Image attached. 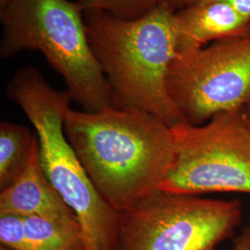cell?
I'll return each instance as SVG.
<instances>
[{
    "mask_svg": "<svg viewBox=\"0 0 250 250\" xmlns=\"http://www.w3.org/2000/svg\"><path fill=\"white\" fill-rule=\"evenodd\" d=\"M197 1L198 0H167V2L175 10H178V9L186 8L190 5H193V4L197 3Z\"/></svg>",
    "mask_w": 250,
    "mask_h": 250,
    "instance_id": "cell-16",
    "label": "cell"
},
{
    "mask_svg": "<svg viewBox=\"0 0 250 250\" xmlns=\"http://www.w3.org/2000/svg\"><path fill=\"white\" fill-rule=\"evenodd\" d=\"M209 1H215V0H198L197 3H204V2H209ZM222 1L229 3L244 16L250 18V0H222Z\"/></svg>",
    "mask_w": 250,
    "mask_h": 250,
    "instance_id": "cell-14",
    "label": "cell"
},
{
    "mask_svg": "<svg viewBox=\"0 0 250 250\" xmlns=\"http://www.w3.org/2000/svg\"><path fill=\"white\" fill-rule=\"evenodd\" d=\"M84 10H100L116 18L133 21L141 18L167 0H76Z\"/></svg>",
    "mask_w": 250,
    "mask_h": 250,
    "instance_id": "cell-12",
    "label": "cell"
},
{
    "mask_svg": "<svg viewBox=\"0 0 250 250\" xmlns=\"http://www.w3.org/2000/svg\"><path fill=\"white\" fill-rule=\"evenodd\" d=\"M171 132L174 161L161 190L192 196L250 194V105L199 126L179 124Z\"/></svg>",
    "mask_w": 250,
    "mask_h": 250,
    "instance_id": "cell-5",
    "label": "cell"
},
{
    "mask_svg": "<svg viewBox=\"0 0 250 250\" xmlns=\"http://www.w3.org/2000/svg\"><path fill=\"white\" fill-rule=\"evenodd\" d=\"M64 132L92 184L117 212L160 190L174 161L171 127L136 108H70Z\"/></svg>",
    "mask_w": 250,
    "mask_h": 250,
    "instance_id": "cell-1",
    "label": "cell"
},
{
    "mask_svg": "<svg viewBox=\"0 0 250 250\" xmlns=\"http://www.w3.org/2000/svg\"><path fill=\"white\" fill-rule=\"evenodd\" d=\"M30 250H90L76 216L62 219L24 217Z\"/></svg>",
    "mask_w": 250,
    "mask_h": 250,
    "instance_id": "cell-10",
    "label": "cell"
},
{
    "mask_svg": "<svg viewBox=\"0 0 250 250\" xmlns=\"http://www.w3.org/2000/svg\"><path fill=\"white\" fill-rule=\"evenodd\" d=\"M173 23L178 55L192 53L215 42L250 34V18L222 0L178 9L174 13Z\"/></svg>",
    "mask_w": 250,
    "mask_h": 250,
    "instance_id": "cell-8",
    "label": "cell"
},
{
    "mask_svg": "<svg viewBox=\"0 0 250 250\" xmlns=\"http://www.w3.org/2000/svg\"><path fill=\"white\" fill-rule=\"evenodd\" d=\"M175 11L168 2L133 21L83 11L91 49L111 89L112 107L143 110L170 127L186 123L167 88L169 68L178 56Z\"/></svg>",
    "mask_w": 250,
    "mask_h": 250,
    "instance_id": "cell-2",
    "label": "cell"
},
{
    "mask_svg": "<svg viewBox=\"0 0 250 250\" xmlns=\"http://www.w3.org/2000/svg\"><path fill=\"white\" fill-rule=\"evenodd\" d=\"M7 94L34 126L43 169L75 212L89 250H118L120 213L99 195L64 132L69 92L54 89L36 67L28 66L13 75Z\"/></svg>",
    "mask_w": 250,
    "mask_h": 250,
    "instance_id": "cell-3",
    "label": "cell"
},
{
    "mask_svg": "<svg viewBox=\"0 0 250 250\" xmlns=\"http://www.w3.org/2000/svg\"><path fill=\"white\" fill-rule=\"evenodd\" d=\"M0 250H8V249H5V248H3V247H1V248H0Z\"/></svg>",
    "mask_w": 250,
    "mask_h": 250,
    "instance_id": "cell-18",
    "label": "cell"
},
{
    "mask_svg": "<svg viewBox=\"0 0 250 250\" xmlns=\"http://www.w3.org/2000/svg\"><path fill=\"white\" fill-rule=\"evenodd\" d=\"M233 250H250V227L235 240Z\"/></svg>",
    "mask_w": 250,
    "mask_h": 250,
    "instance_id": "cell-15",
    "label": "cell"
},
{
    "mask_svg": "<svg viewBox=\"0 0 250 250\" xmlns=\"http://www.w3.org/2000/svg\"><path fill=\"white\" fill-rule=\"evenodd\" d=\"M37 135L27 127L0 123V189L8 188L26 165Z\"/></svg>",
    "mask_w": 250,
    "mask_h": 250,
    "instance_id": "cell-11",
    "label": "cell"
},
{
    "mask_svg": "<svg viewBox=\"0 0 250 250\" xmlns=\"http://www.w3.org/2000/svg\"><path fill=\"white\" fill-rule=\"evenodd\" d=\"M1 247L9 250H30L24 217L12 213H0Z\"/></svg>",
    "mask_w": 250,
    "mask_h": 250,
    "instance_id": "cell-13",
    "label": "cell"
},
{
    "mask_svg": "<svg viewBox=\"0 0 250 250\" xmlns=\"http://www.w3.org/2000/svg\"><path fill=\"white\" fill-rule=\"evenodd\" d=\"M0 213L52 219L76 216L45 174L40 161L38 138L23 170L11 185L1 190Z\"/></svg>",
    "mask_w": 250,
    "mask_h": 250,
    "instance_id": "cell-9",
    "label": "cell"
},
{
    "mask_svg": "<svg viewBox=\"0 0 250 250\" xmlns=\"http://www.w3.org/2000/svg\"><path fill=\"white\" fill-rule=\"evenodd\" d=\"M0 57L38 50L87 112L112 107L107 78L90 46L83 10L69 0H12L0 11Z\"/></svg>",
    "mask_w": 250,
    "mask_h": 250,
    "instance_id": "cell-4",
    "label": "cell"
},
{
    "mask_svg": "<svg viewBox=\"0 0 250 250\" xmlns=\"http://www.w3.org/2000/svg\"><path fill=\"white\" fill-rule=\"evenodd\" d=\"M241 220L238 199L160 189L120 212L118 250H215Z\"/></svg>",
    "mask_w": 250,
    "mask_h": 250,
    "instance_id": "cell-6",
    "label": "cell"
},
{
    "mask_svg": "<svg viewBox=\"0 0 250 250\" xmlns=\"http://www.w3.org/2000/svg\"><path fill=\"white\" fill-rule=\"evenodd\" d=\"M11 1L12 0H0V11L6 9Z\"/></svg>",
    "mask_w": 250,
    "mask_h": 250,
    "instance_id": "cell-17",
    "label": "cell"
},
{
    "mask_svg": "<svg viewBox=\"0 0 250 250\" xmlns=\"http://www.w3.org/2000/svg\"><path fill=\"white\" fill-rule=\"evenodd\" d=\"M167 88L187 124L204 125L215 115L250 105V34L178 55Z\"/></svg>",
    "mask_w": 250,
    "mask_h": 250,
    "instance_id": "cell-7",
    "label": "cell"
}]
</instances>
